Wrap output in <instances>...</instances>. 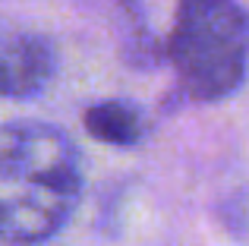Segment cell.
I'll use <instances>...</instances> for the list:
<instances>
[{"mask_svg": "<svg viewBox=\"0 0 249 246\" xmlns=\"http://www.w3.org/2000/svg\"><path fill=\"white\" fill-rule=\"evenodd\" d=\"M82 126L95 142L117 145V148H133L145 139V120L126 101H98V105H91L82 117Z\"/></svg>", "mask_w": 249, "mask_h": 246, "instance_id": "cell-4", "label": "cell"}, {"mask_svg": "<svg viewBox=\"0 0 249 246\" xmlns=\"http://www.w3.org/2000/svg\"><path fill=\"white\" fill-rule=\"evenodd\" d=\"M57 73V51L35 32H0V98H32Z\"/></svg>", "mask_w": 249, "mask_h": 246, "instance_id": "cell-3", "label": "cell"}, {"mask_svg": "<svg viewBox=\"0 0 249 246\" xmlns=\"http://www.w3.org/2000/svg\"><path fill=\"white\" fill-rule=\"evenodd\" d=\"M82 199V158L63 129L41 120L0 123V240L44 243Z\"/></svg>", "mask_w": 249, "mask_h": 246, "instance_id": "cell-1", "label": "cell"}, {"mask_svg": "<svg viewBox=\"0 0 249 246\" xmlns=\"http://www.w3.org/2000/svg\"><path fill=\"white\" fill-rule=\"evenodd\" d=\"M186 101H224L249 73V10L240 0H180L164 44Z\"/></svg>", "mask_w": 249, "mask_h": 246, "instance_id": "cell-2", "label": "cell"}]
</instances>
